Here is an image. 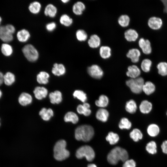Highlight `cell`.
Returning <instances> with one entry per match:
<instances>
[{"mask_svg": "<svg viewBox=\"0 0 167 167\" xmlns=\"http://www.w3.org/2000/svg\"><path fill=\"white\" fill-rule=\"evenodd\" d=\"M128 158L126 151L119 147H116L113 149L107 156V160L112 165H116L119 160L125 162Z\"/></svg>", "mask_w": 167, "mask_h": 167, "instance_id": "cell-1", "label": "cell"}, {"mask_svg": "<svg viewBox=\"0 0 167 167\" xmlns=\"http://www.w3.org/2000/svg\"><path fill=\"white\" fill-rule=\"evenodd\" d=\"M75 135L76 140L88 142L93 137L94 135V130L93 127L90 125H82L76 128Z\"/></svg>", "mask_w": 167, "mask_h": 167, "instance_id": "cell-2", "label": "cell"}, {"mask_svg": "<svg viewBox=\"0 0 167 167\" xmlns=\"http://www.w3.org/2000/svg\"><path fill=\"white\" fill-rule=\"evenodd\" d=\"M66 141L63 139L56 143L54 148V157L56 160L62 161L69 156L70 152L66 149Z\"/></svg>", "mask_w": 167, "mask_h": 167, "instance_id": "cell-3", "label": "cell"}, {"mask_svg": "<svg viewBox=\"0 0 167 167\" xmlns=\"http://www.w3.org/2000/svg\"><path fill=\"white\" fill-rule=\"evenodd\" d=\"M76 156L78 159H81L85 157L89 161L93 160L95 157V153L92 147L88 145L81 147L76 151Z\"/></svg>", "mask_w": 167, "mask_h": 167, "instance_id": "cell-4", "label": "cell"}, {"mask_svg": "<svg viewBox=\"0 0 167 167\" xmlns=\"http://www.w3.org/2000/svg\"><path fill=\"white\" fill-rule=\"evenodd\" d=\"M22 51L25 57L29 62H35L39 58L38 50L31 44H27L24 45L22 49Z\"/></svg>", "mask_w": 167, "mask_h": 167, "instance_id": "cell-5", "label": "cell"}, {"mask_svg": "<svg viewBox=\"0 0 167 167\" xmlns=\"http://www.w3.org/2000/svg\"><path fill=\"white\" fill-rule=\"evenodd\" d=\"M126 83L132 92L135 94H139L142 91L143 87L144 82L143 78L138 77L134 79L131 78L127 80Z\"/></svg>", "mask_w": 167, "mask_h": 167, "instance_id": "cell-6", "label": "cell"}, {"mask_svg": "<svg viewBox=\"0 0 167 167\" xmlns=\"http://www.w3.org/2000/svg\"><path fill=\"white\" fill-rule=\"evenodd\" d=\"M87 72L90 76L97 79H101L104 74L101 67L96 64H93L88 67L87 69Z\"/></svg>", "mask_w": 167, "mask_h": 167, "instance_id": "cell-7", "label": "cell"}, {"mask_svg": "<svg viewBox=\"0 0 167 167\" xmlns=\"http://www.w3.org/2000/svg\"><path fill=\"white\" fill-rule=\"evenodd\" d=\"M139 45L144 54H148L151 53V43L148 40H145L143 38H140L139 41Z\"/></svg>", "mask_w": 167, "mask_h": 167, "instance_id": "cell-8", "label": "cell"}, {"mask_svg": "<svg viewBox=\"0 0 167 167\" xmlns=\"http://www.w3.org/2000/svg\"><path fill=\"white\" fill-rule=\"evenodd\" d=\"M0 39L6 43L11 41L13 39V35L7 31L5 26H0Z\"/></svg>", "mask_w": 167, "mask_h": 167, "instance_id": "cell-9", "label": "cell"}, {"mask_svg": "<svg viewBox=\"0 0 167 167\" xmlns=\"http://www.w3.org/2000/svg\"><path fill=\"white\" fill-rule=\"evenodd\" d=\"M162 21L158 17H151L148 21V25L151 29L154 30L159 29L162 26Z\"/></svg>", "mask_w": 167, "mask_h": 167, "instance_id": "cell-10", "label": "cell"}, {"mask_svg": "<svg viewBox=\"0 0 167 167\" xmlns=\"http://www.w3.org/2000/svg\"><path fill=\"white\" fill-rule=\"evenodd\" d=\"M140 54V52L138 49L133 48L129 50L126 56L127 58L131 59L132 62L135 63L139 62Z\"/></svg>", "mask_w": 167, "mask_h": 167, "instance_id": "cell-11", "label": "cell"}, {"mask_svg": "<svg viewBox=\"0 0 167 167\" xmlns=\"http://www.w3.org/2000/svg\"><path fill=\"white\" fill-rule=\"evenodd\" d=\"M126 72V75L131 79L138 78L140 74L141 71L139 68L135 65L129 66Z\"/></svg>", "mask_w": 167, "mask_h": 167, "instance_id": "cell-12", "label": "cell"}, {"mask_svg": "<svg viewBox=\"0 0 167 167\" xmlns=\"http://www.w3.org/2000/svg\"><path fill=\"white\" fill-rule=\"evenodd\" d=\"M90 104L85 102L83 105H79L76 109L77 112L79 114H83L84 115L88 116L90 115L91 111L90 109Z\"/></svg>", "mask_w": 167, "mask_h": 167, "instance_id": "cell-13", "label": "cell"}, {"mask_svg": "<svg viewBox=\"0 0 167 167\" xmlns=\"http://www.w3.org/2000/svg\"><path fill=\"white\" fill-rule=\"evenodd\" d=\"M18 40L21 42L28 41L30 37V34L27 29H23L18 31L16 35Z\"/></svg>", "mask_w": 167, "mask_h": 167, "instance_id": "cell-14", "label": "cell"}, {"mask_svg": "<svg viewBox=\"0 0 167 167\" xmlns=\"http://www.w3.org/2000/svg\"><path fill=\"white\" fill-rule=\"evenodd\" d=\"M35 96L39 100L45 98L48 94V90L45 88L42 87H37L33 91Z\"/></svg>", "mask_w": 167, "mask_h": 167, "instance_id": "cell-15", "label": "cell"}, {"mask_svg": "<svg viewBox=\"0 0 167 167\" xmlns=\"http://www.w3.org/2000/svg\"><path fill=\"white\" fill-rule=\"evenodd\" d=\"M109 113L105 109L101 108L96 112V118L98 120L103 122H105L108 120Z\"/></svg>", "mask_w": 167, "mask_h": 167, "instance_id": "cell-16", "label": "cell"}, {"mask_svg": "<svg viewBox=\"0 0 167 167\" xmlns=\"http://www.w3.org/2000/svg\"><path fill=\"white\" fill-rule=\"evenodd\" d=\"M124 37L128 41H134L138 38V34L137 32L132 29H129L126 30L124 32Z\"/></svg>", "mask_w": 167, "mask_h": 167, "instance_id": "cell-17", "label": "cell"}, {"mask_svg": "<svg viewBox=\"0 0 167 167\" xmlns=\"http://www.w3.org/2000/svg\"><path fill=\"white\" fill-rule=\"evenodd\" d=\"M18 101L21 105L26 106L32 102V97L29 94L26 92H23L19 96Z\"/></svg>", "mask_w": 167, "mask_h": 167, "instance_id": "cell-18", "label": "cell"}, {"mask_svg": "<svg viewBox=\"0 0 167 167\" xmlns=\"http://www.w3.org/2000/svg\"><path fill=\"white\" fill-rule=\"evenodd\" d=\"M49 97L50 102L53 104H58L62 100V94L59 91H55L49 93Z\"/></svg>", "mask_w": 167, "mask_h": 167, "instance_id": "cell-19", "label": "cell"}, {"mask_svg": "<svg viewBox=\"0 0 167 167\" xmlns=\"http://www.w3.org/2000/svg\"><path fill=\"white\" fill-rule=\"evenodd\" d=\"M57 7L53 4H49L45 7L44 13L46 16L51 18L54 17L57 15Z\"/></svg>", "mask_w": 167, "mask_h": 167, "instance_id": "cell-20", "label": "cell"}, {"mask_svg": "<svg viewBox=\"0 0 167 167\" xmlns=\"http://www.w3.org/2000/svg\"><path fill=\"white\" fill-rule=\"evenodd\" d=\"M152 103L146 100L142 101L139 106L140 111L144 114H147L150 113L152 109Z\"/></svg>", "mask_w": 167, "mask_h": 167, "instance_id": "cell-21", "label": "cell"}, {"mask_svg": "<svg viewBox=\"0 0 167 167\" xmlns=\"http://www.w3.org/2000/svg\"><path fill=\"white\" fill-rule=\"evenodd\" d=\"M101 39L96 34L92 35L88 41L89 46L92 48H96L99 47L101 44Z\"/></svg>", "mask_w": 167, "mask_h": 167, "instance_id": "cell-22", "label": "cell"}, {"mask_svg": "<svg viewBox=\"0 0 167 167\" xmlns=\"http://www.w3.org/2000/svg\"><path fill=\"white\" fill-rule=\"evenodd\" d=\"M85 9V4L81 1L75 2L73 5L72 10L73 13L77 15H81Z\"/></svg>", "mask_w": 167, "mask_h": 167, "instance_id": "cell-23", "label": "cell"}, {"mask_svg": "<svg viewBox=\"0 0 167 167\" xmlns=\"http://www.w3.org/2000/svg\"><path fill=\"white\" fill-rule=\"evenodd\" d=\"M52 72L54 75L59 76L65 73L66 68L63 64L55 63L53 65Z\"/></svg>", "mask_w": 167, "mask_h": 167, "instance_id": "cell-24", "label": "cell"}, {"mask_svg": "<svg viewBox=\"0 0 167 167\" xmlns=\"http://www.w3.org/2000/svg\"><path fill=\"white\" fill-rule=\"evenodd\" d=\"M39 114L44 120L48 121L53 116L54 112L52 109L50 108L47 109L43 108L39 112Z\"/></svg>", "mask_w": 167, "mask_h": 167, "instance_id": "cell-25", "label": "cell"}, {"mask_svg": "<svg viewBox=\"0 0 167 167\" xmlns=\"http://www.w3.org/2000/svg\"><path fill=\"white\" fill-rule=\"evenodd\" d=\"M156 89L154 84L150 81L144 83L142 88V91L147 95H149L153 93Z\"/></svg>", "mask_w": 167, "mask_h": 167, "instance_id": "cell-26", "label": "cell"}, {"mask_svg": "<svg viewBox=\"0 0 167 167\" xmlns=\"http://www.w3.org/2000/svg\"><path fill=\"white\" fill-rule=\"evenodd\" d=\"M160 131V129L159 126L155 124H150L147 128L148 134L152 137L157 136L159 134Z\"/></svg>", "mask_w": 167, "mask_h": 167, "instance_id": "cell-27", "label": "cell"}, {"mask_svg": "<svg viewBox=\"0 0 167 167\" xmlns=\"http://www.w3.org/2000/svg\"><path fill=\"white\" fill-rule=\"evenodd\" d=\"M64 119L65 122H71L73 124L76 123L79 121L78 115L72 111L67 113L65 115Z\"/></svg>", "mask_w": 167, "mask_h": 167, "instance_id": "cell-28", "label": "cell"}, {"mask_svg": "<svg viewBox=\"0 0 167 167\" xmlns=\"http://www.w3.org/2000/svg\"><path fill=\"white\" fill-rule=\"evenodd\" d=\"M41 5L40 3L37 1L31 2L28 7L29 11L34 14H38L41 11Z\"/></svg>", "mask_w": 167, "mask_h": 167, "instance_id": "cell-29", "label": "cell"}, {"mask_svg": "<svg viewBox=\"0 0 167 167\" xmlns=\"http://www.w3.org/2000/svg\"><path fill=\"white\" fill-rule=\"evenodd\" d=\"M100 56L103 59H106L110 58L111 56V49L107 46H102L99 49Z\"/></svg>", "mask_w": 167, "mask_h": 167, "instance_id": "cell-30", "label": "cell"}, {"mask_svg": "<svg viewBox=\"0 0 167 167\" xmlns=\"http://www.w3.org/2000/svg\"><path fill=\"white\" fill-rule=\"evenodd\" d=\"M109 102V99L108 97L104 95H102L99 97L98 100L95 102V104L97 106L104 108L106 107Z\"/></svg>", "mask_w": 167, "mask_h": 167, "instance_id": "cell-31", "label": "cell"}, {"mask_svg": "<svg viewBox=\"0 0 167 167\" xmlns=\"http://www.w3.org/2000/svg\"><path fill=\"white\" fill-rule=\"evenodd\" d=\"M125 109L130 113H135L137 109V105L135 101L132 99L127 101L126 103Z\"/></svg>", "mask_w": 167, "mask_h": 167, "instance_id": "cell-32", "label": "cell"}, {"mask_svg": "<svg viewBox=\"0 0 167 167\" xmlns=\"http://www.w3.org/2000/svg\"><path fill=\"white\" fill-rule=\"evenodd\" d=\"M49 77V75L47 72L41 71L37 75V81L40 84H46L48 82Z\"/></svg>", "mask_w": 167, "mask_h": 167, "instance_id": "cell-33", "label": "cell"}, {"mask_svg": "<svg viewBox=\"0 0 167 167\" xmlns=\"http://www.w3.org/2000/svg\"><path fill=\"white\" fill-rule=\"evenodd\" d=\"M60 23L66 27L70 26L73 23V19L68 15L64 14L62 15L59 19Z\"/></svg>", "mask_w": 167, "mask_h": 167, "instance_id": "cell-34", "label": "cell"}, {"mask_svg": "<svg viewBox=\"0 0 167 167\" xmlns=\"http://www.w3.org/2000/svg\"><path fill=\"white\" fill-rule=\"evenodd\" d=\"M1 51L2 54L6 56H11L13 52L12 46L6 43H3L2 45Z\"/></svg>", "mask_w": 167, "mask_h": 167, "instance_id": "cell-35", "label": "cell"}, {"mask_svg": "<svg viewBox=\"0 0 167 167\" xmlns=\"http://www.w3.org/2000/svg\"><path fill=\"white\" fill-rule=\"evenodd\" d=\"M15 75L11 72H7L4 75L3 82L7 86L12 85L15 82Z\"/></svg>", "mask_w": 167, "mask_h": 167, "instance_id": "cell-36", "label": "cell"}, {"mask_svg": "<svg viewBox=\"0 0 167 167\" xmlns=\"http://www.w3.org/2000/svg\"><path fill=\"white\" fill-rule=\"evenodd\" d=\"M130 137L135 142H137L142 139L143 134L137 128L134 129L130 133Z\"/></svg>", "mask_w": 167, "mask_h": 167, "instance_id": "cell-37", "label": "cell"}, {"mask_svg": "<svg viewBox=\"0 0 167 167\" xmlns=\"http://www.w3.org/2000/svg\"><path fill=\"white\" fill-rule=\"evenodd\" d=\"M146 150L149 153L153 155L157 152V145L154 141H151L148 143L146 146Z\"/></svg>", "mask_w": 167, "mask_h": 167, "instance_id": "cell-38", "label": "cell"}, {"mask_svg": "<svg viewBox=\"0 0 167 167\" xmlns=\"http://www.w3.org/2000/svg\"><path fill=\"white\" fill-rule=\"evenodd\" d=\"M130 22L129 17L127 15H121L118 19V22L119 25L123 27L128 26Z\"/></svg>", "mask_w": 167, "mask_h": 167, "instance_id": "cell-39", "label": "cell"}, {"mask_svg": "<svg viewBox=\"0 0 167 167\" xmlns=\"http://www.w3.org/2000/svg\"><path fill=\"white\" fill-rule=\"evenodd\" d=\"M106 140L110 144L113 145L117 143L119 139L118 135L112 132H109L106 138Z\"/></svg>", "mask_w": 167, "mask_h": 167, "instance_id": "cell-40", "label": "cell"}, {"mask_svg": "<svg viewBox=\"0 0 167 167\" xmlns=\"http://www.w3.org/2000/svg\"><path fill=\"white\" fill-rule=\"evenodd\" d=\"M73 96L83 103L86 101L87 98L86 94L81 90H76L73 93Z\"/></svg>", "mask_w": 167, "mask_h": 167, "instance_id": "cell-41", "label": "cell"}, {"mask_svg": "<svg viewBox=\"0 0 167 167\" xmlns=\"http://www.w3.org/2000/svg\"><path fill=\"white\" fill-rule=\"evenodd\" d=\"M157 68L158 70V73L163 76L167 75V63L161 62L158 64Z\"/></svg>", "mask_w": 167, "mask_h": 167, "instance_id": "cell-42", "label": "cell"}, {"mask_svg": "<svg viewBox=\"0 0 167 167\" xmlns=\"http://www.w3.org/2000/svg\"><path fill=\"white\" fill-rule=\"evenodd\" d=\"M131 122L126 118H121L118 124L119 128L121 129H129L131 127Z\"/></svg>", "mask_w": 167, "mask_h": 167, "instance_id": "cell-43", "label": "cell"}, {"mask_svg": "<svg viewBox=\"0 0 167 167\" xmlns=\"http://www.w3.org/2000/svg\"><path fill=\"white\" fill-rule=\"evenodd\" d=\"M75 35L77 40L80 42L85 41L88 38L87 33L83 29L78 30L76 32Z\"/></svg>", "mask_w": 167, "mask_h": 167, "instance_id": "cell-44", "label": "cell"}, {"mask_svg": "<svg viewBox=\"0 0 167 167\" xmlns=\"http://www.w3.org/2000/svg\"><path fill=\"white\" fill-rule=\"evenodd\" d=\"M152 64V61L150 59H144L141 63V67L144 72H148L150 70Z\"/></svg>", "mask_w": 167, "mask_h": 167, "instance_id": "cell-45", "label": "cell"}, {"mask_svg": "<svg viewBox=\"0 0 167 167\" xmlns=\"http://www.w3.org/2000/svg\"><path fill=\"white\" fill-rule=\"evenodd\" d=\"M123 167H135L136 163L132 160H127L126 161L123 165Z\"/></svg>", "mask_w": 167, "mask_h": 167, "instance_id": "cell-46", "label": "cell"}, {"mask_svg": "<svg viewBox=\"0 0 167 167\" xmlns=\"http://www.w3.org/2000/svg\"><path fill=\"white\" fill-rule=\"evenodd\" d=\"M56 27V24L54 22L49 23L46 25V29L49 32H51L55 29Z\"/></svg>", "mask_w": 167, "mask_h": 167, "instance_id": "cell-47", "label": "cell"}, {"mask_svg": "<svg viewBox=\"0 0 167 167\" xmlns=\"http://www.w3.org/2000/svg\"><path fill=\"white\" fill-rule=\"evenodd\" d=\"M7 31L10 33L13 34L15 32V29L14 26L11 24H8L5 26Z\"/></svg>", "mask_w": 167, "mask_h": 167, "instance_id": "cell-48", "label": "cell"}, {"mask_svg": "<svg viewBox=\"0 0 167 167\" xmlns=\"http://www.w3.org/2000/svg\"><path fill=\"white\" fill-rule=\"evenodd\" d=\"M161 148L162 152L165 154H167V140L163 142L161 145Z\"/></svg>", "mask_w": 167, "mask_h": 167, "instance_id": "cell-49", "label": "cell"}, {"mask_svg": "<svg viewBox=\"0 0 167 167\" xmlns=\"http://www.w3.org/2000/svg\"><path fill=\"white\" fill-rule=\"evenodd\" d=\"M164 6V11L167 14V0H161Z\"/></svg>", "mask_w": 167, "mask_h": 167, "instance_id": "cell-50", "label": "cell"}, {"mask_svg": "<svg viewBox=\"0 0 167 167\" xmlns=\"http://www.w3.org/2000/svg\"><path fill=\"white\" fill-rule=\"evenodd\" d=\"M3 74L0 71V85L2 84L3 82Z\"/></svg>", "mask_w": 167, "mask_h": 167, "instance_id": "cell-51", "label": "cell"}, {"mask_svg": "<svg viewBox=\"0 0 167 167\" xmlns=\"http://www.w3.org/2000/svg\"><path fill=\"white\" fill-rule=\"evenodd\" d=\"M88 167H97L96 165L93 164H89L88 165Z\"/></svg>", "mask_w": 167, "mask_h": 167, "instance_id": "cell-52", "label": "cell"}, {"mask_svg": "<svg viewBox=\"0 0 167 167\" xmlns=\"http://www.w3.org/2000/svg\"><path fill=\"white\" fill-rule=\"evenodd\" d=\"M62 2L64 3H68L69 1V0H62Z\"/></svg>", "mask_w": 167, "mask_h": 167, "instance_id": "cell-53", "label": "cell"}, {"mask_svg": "<svg viewBox=\"0 0 167 167\" xmlns=\"http://www.w3.org/2000/svg\"><path fill=\"white\" fill-rule=\"evenodd\" d=\"M2 95V92L1 90H0V98H1Z\"/></svg>", "mask_w": 167, "mask_h": 167, "instance_id": "cell-54", "label": "cell"}, {"mask_svg": "<svg viewBox=\"0 0 167 167\" xmlns=\"http://www.w3.org/2000/svg\"><path fill=\"white\" fill-rule=\"evenodd\" d=\"M2 19L1 17L0 16V24H1V22H2Z\"/></svg>", "mask_w": 167, "mask_h": 167, "instance_id": "cell-55", "label": "cell"}, {"mask_svg": "<svg viewBox=\"0 0 167 167\" xmlns=\"http://www.w3.org/2000/svg\"><path fill=\"white\" fill-rule=\"evenodd\" d=\"M166 114H167V113H166Z\"/></svg>", "mask_w": 167, "mask_h": 167, "instance_id": "cell-56", "label": "cell"}, {"mask_svg": "<svg viewBox=\"0 0 167 167\" xmlns=\"http://www.w3.org/2000/svg\"></svg>", "mask_w": 167, "mask_h": 167, "instance_id": "cell-57", "label": "cell"}]
</instances>
